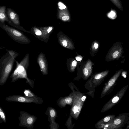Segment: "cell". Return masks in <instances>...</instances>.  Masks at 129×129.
Returning <instances> with one entry per match:
<instances>
[{"label":"cell","mask_w":129,"mask_h":129,"mask_svg":"<svg viewBox=\"0 0 129 129\" xmlns=\"http://www.w3.org/2000/svg\"><path fill=\"white\" fill-rule=\"evenodd\" d=\"M7 52L0 59V85L7 81L12 71L15 61V58L19 53L12 50L6 49Z\"/></svg>","instance_id":"6da1fadb"},{"label":"cell","mask_w":129,"mask_h":129,"mask_svg":"<svg viewBox=\"0 0 129 129\" xmlns=\"http://www.w3.org/2000/svg\"><path fill=\"white\" fill-rule=\"evenodd\" d=\"M15 61L16 69L10 76V77L12 78L11 82H14L19 79H25L26 82L33 88L34 81L28 78L27 74V70L29 65V53L26 54L20 62L16 60Z\"/></svg>","instance_id":"7a4b0ae2"},{"label":"cell","mask_w":129,"mask_h":129,"mask_svg":"<svg viewBox=\"0 0 129 129\" xmlns=\"http://www.w3.org/2000/svg\"><path fill=\"white\" fill-rule=\"evenodd\" d=\"M0 27L15 42L23 44H28L30 43V40L19 29L10 27L6 25L5 23L1 22Z\"/></svg>","instance_id":"3957f363"},{"label":"cell","mask_w":129,"mask_h":129,"mask_svg":"<svg viewBox=\"0 0 129 129\" xmlns=\"http://www.w3.org/2000/svg\"><path fill=\"white\" fill-rule=\"evenodd\" d=\"M6 101L9 102H16L22 103H31L41 104H42L43 100L39 97L36 96L34 97H29L19 95H10L7 97Z\"/></svg>","instance_id":"277c9868"},{"label":"cell","mask_w":129,"mask_h":129,"mask_svg":"<svg viewBox=\"0 0 129 129\" xmlns=\"http://www.w3.org/2000/svg\"><path fill=\"white\" fill-rule=\"evenodd\" d=\"M20 115L18 118L19 121V126L25 127L29 129H33L37 117L23 111H20Z\"/></svg>","instance_id":"5b68a950"},{"label":"cell","mask_w":129,"mask_h":129,"mask_svg":"<svg viewBox=\"0 0 129 129\" xmlns=\"http://www.w3.org/2000/svg\"><path fill=\"white\" fill-rule=\"evenodd\" d=\"M128 87L127 85L122 88L105 105L102 112H104L111 109L118 104L123 97Z\"/></svg>","instance_id":"8992f818"},{"label":"cell","mask_w":129,"mask_h":129,"mask_svg":"<svg viewBox=\"0 0 129 129\" xmlns=\"http://www.w3.org/2000/svg\"><path fill=\"white\" fill-rule=\"evenodd\" d=\"M123 71L120 69L116 72L110 78L104 86L101 94V97L110 93L117 84V81Z\"/></svg>","instance_id":"52a82bcc"},{"label":"cell","mask_w":129,"mask_h":129,"mask_svg":"<svg viewBox=\"0 0 129 129\" xmlns=\"http://www.w3.org/2000/svg\"><path fill=\"white\" fill-rule=\"evenodd\" d=\"M129 113H123L115 117L111 123L110 129H121L127 123Z\"/></svg>","instance_id":"ba28073f"},{"label":"cell","mask_w":129,"mask_h":129,"mask_svg":"<svg viewBox=\"0 0 129 129\" xmlns=\"http://www.w3.org/2000/svg\"><path fill=\"white\" fill-rule=\"evenodd\" d=\"M123 53L121 43L117 42L114 43L108 54L107 59L109 61L118 59Z\"/></svg>","instance_id":"9c48e42d"},{"label":"cell","mask_w":129,"mask_h":129,"mask_svg":"<svg viewBox=\"0 0 129 129\" xmlns=\"http://www.w3.org/2000/svg\"><path fill=\"white\" fill-rule=\"evenodd\" d=\"M35 32L36 37L41 41L47 43L53 28L52 26L38 27Z\"/></svg>","instance_id":"30bf717a"},{"label":"cell","mask_w":129,"mask_h":129,"mask_svg":"<svg viewBox=\"0 0 129 129\" xmlns=\"http://www.w3.org/2000/svg\"><path fill=\"white\" fill-rule=\"evenodd\" d=\"M37 60L40 70L43 75H47L48 73V66L45 55L41 52L38 55Z\"/></svg>","instance_id":"8fae6325"},{"label":"cell","mask_w":129,"mask_h":129,"mask_svg":"<svg viewBox=\"0 0 129 129\" xmlns=\"http://www.w3.org/2000/svg\"><path fill=\"white\" fill-rule=\"evenodd\" d=\"M7 11L9 19L15 24L20 25L19 17L17 14L10 8H8Z\"/></svg>","instance_id":"7c38bea8"},{"label":"cell","mask_w":129,"mask_h":129,"mask_svg":"<svg viewBox=\"0 0 129 129\" xmlns=\"http://www.w3.org/2000/svg\"><path fill=\"white\" fill-rule=\"evenodd\" d=\"M6 9L5 6H1L0 8V21L2 23H5V21L8 22L10 20L6 14Z\"/></svg>","instance_id":"4fadbf2b"},{"label":"cell","mask_w":129,"mask_h":129,"mask_svg":"<svg viewBox=\"0 0 129 129\" xmlns=\"http://www.w3.org/2000/svg\"><path fill=\"white\" fill-rule=\"evenodd\" d=\"M45 114L48 116V120L50 122L56 117V112L54 109L49 107L47 109Z\"/></svg>","instance_id":"5bb4252c"},{"label":"cell","mask_w":129,"mask_h":129,"mask_svg":"<svg viewBox=\"0 0 129 129\" xmlns=\"http://www.w3.org/2000/svg\"><path fill=\"white\" fill-rule=\"evenodd\" d=\"M115 117L114 114L108 115L102 119L101 122L103 124L111 123Z\"/></svg>","instance_id":"9a60e30c"},{"label":"cell","mask_w":129,"mask_h":129,"mask_svg":"<svg viewBox=\"0 0 129 129\" xmlns=\"http://www.w3.org/2000/svg\"><path fill=\"white\" fill-rule=\"evenodd\" d=\"M0 123L4 122L6 123V116L4 111L0 106Z\"/></svg>","instance_id":"2e32d148"},{"label":"cell","mask_w":129,"mask_h":129,"mask_svg":"<svg viewBox=\"0 0 129 129\" xmlns=\"http://www.w3.org/2000/svg\"><path fill=\"white\" fill-rule=\"evenodd\" d=\"M24 93L25 96L29 97H34L36 96L33 92L29 89H25L24 90Z\"/></svg>","instance_id":"e0dca14e"},{"label":"cell","mask_w":129,"mask_h":129,"mask_svg":"<svg viewBox=\"0 0 129 129\" xmlns=\"http://www.w3.org/2000/svg\"><path fill=\"white\" fill-rule=\"evenodd\" d=\"M58 5L59 9L61 10L64 9L66 8V6L61 2H59L58 3Z\"/></svg>","instance_id":"ac0fdd59"},{"label":"cell","mask_w":129,"mask_h":129,"mask_svg":"<svg viewBox=\"0 0 129 129\" xmlns=\"http://www.w3.org/2000/svg\"><path fill=\"white\" fill-rule=\"evenodd\" d=\"M66 103L68 104H69L71 103L72 101V99L70 97H68L65 100Z\"/></svg>","instance_id":"d6986e66"},{"label":"cell","mask_w":129,"mask_h":129,"mask_svg":"<svg viewBox=\"0 0 129 129\" xmlns=\"http://www.w3.org/2000/svg\"><path fill=\"white\" fill-rule=\"evenodd\" d=\"M83 73L84 75L85 76H87L88 74V69L86 68L84 69L83 70Z\"/></svg>","instance_id":"ffe728a7"},{"label":"cell","mask_w":129,"mask_h":129,"mask_svg":"<svg viewBox=\"0 0 129 129\" xmlns=\"http://www.w3.org/2000/svg\"><path fill=\"white\" fill-rule=\"evenodd\" d=\"M69 18V16H63L62 17V19L63 21H67L68 20Z\"/></svg>","instance_id":"44dd1931"},{"label":"cell","mask_w":129,"mask_h":129,"mask_svg":"<svg viewBox=\"0 0 129 129\" xmlns=\"http://www.w3.org/2000/svg\"><path fill=\"white\" fill-rule=\"evenodd\" d=\"M121 74L122 76L124 78H125L126 77L127 72L126 71H123Z\"/></svg>","instance_id":"7402d4cb"},{"label":"cell","mask_w":129,"mask_h":129,"mask_svg":"<svg viewBox=\"0 0 129 129\" xmlns=\"http://www.w3.org/2000/svg\"><path fill=\"white\" fill-rule=\"evenodd\" d=\"M78 107L75 105L74 106L72 109V111L74 112L75 113L77 112V111Z\"/></svg>","instance_id":"603a6c76"},{"label":"cell","mask_w":129,"mask_h":129,"mask_svg":"<svg viewBox=\"0 0 129 129\" xmlns=\"http://www.w3.org/2000/svg\"><path fill=\"white\" fill-rule=\"evenodd\" d=\"M75 58L77 61H80L82 60V57L81 56H78L76 57Z\"/></svg>","instance_id":"cb8c5ba5"},{"label":"cell","mask_w":129,"mask_h":129,"mask_svg":"<svg viewBox=\"0 0 129 129\" xmlns=\"http://www.w3.org/2000/svg\"><path fill=\"white\" fill-rule=\"evenodd\" d=\"M62 44L63 47H66L67 45V41L65 40H63L62 42Z\"/></svg>","instance_id":"d4e9b609"},{"label":"cell","mask_w":129,"mask_h":129,"mask_svg":"<svg viewBox=\"0 0 129 129\" xmlns=\"http://www.w3.org/2000/svg\"><path fill=\"white\" fill-rule=\"evenodd\" d=\"M77 62L76 60H74L72 61V65L73 67H75L77 65Z\"/></svg>","instance_id":"484cf974"},{"label":"cell","mask_w":129,"mask_h":129,"mask_svg":"<svg viewBox=\"0 0 129 129\" xmlns=\"http://www.w3.org/2000/svg\"><path fill=\"white\" fill-rule=\"evenodd\" d=\"M94 46L95 49H97L99 47V45L98 44L96 43H94Z\"/></svg>","instance_id":"4316f807"},{"label":"cell","mask_w":129,"mask_h":129,"mask_svg":"<svg viewBox=\"0 0 129 129\" xmlns=\"http://www.w3.org/2000/svg\"><path fill=\"white\" fill-rule=\"evenodd\" d=\"M127 126L125 129H129V116L128 120L126 123Z\"/></svg>","instance_id":"83f0119b"},{"label":"cell","mask_w":129,"mask_h":129,"mask_svg":"<svg viewBox=\"0 0 129 129\" xmlns=\"http://www.w3.org/2000/svg\"><path fill=\"white\" fill-rule=\"evenodd\" d=\"M86 99V96H83L81 98V100L83 101L84 102L85 100V99Z\"/></svg>","instance_id":"f1b7e54d"},{"label":"cell","mask_w":129,"mask_h":129,"mask_svg":"<svg viewBox=\"0 0 129 129\" xmlns=\"http://www.w3.org/2000/svg\"><path fill=\"white\" fill-rule=\"evenodd\" d=\"M80 108L79 107H78L77 112H78L80 111Z\"/></svg>","instance_id":"f546056e"}]
</instances>
